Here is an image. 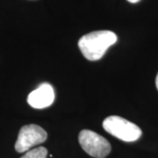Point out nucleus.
Segmentation results:
<instances>
[{"mask_svg":"<svg viewBox=\"0 0 158 158\" xmlns=\"http://www.w3.org/2000/svg\"><path fill=\"white\" fill-rule=\"evenodd\" d=\"M78 141L82 148L93 157L105 158L112 150L111 144L106 138L90 130L81 131Z\"/></svg>","mask_w":158,"mask_h":158,"instance_id":"3","label":"nucleus"},{"mask_svg":"<svg viewBox=\"0 0 158 158\" xmlns=\"http://www.w3.org/2000/svg\"><path fill=\"white\" fill-rule=\"evenodd\" d=\"M129 3H132V4H136V3H138V2H140L141 0H127Z\"/></svg>","mask_w":158,"mask_h":158,"instance_id":"7","label":"nucleus"},{"mask_svg":"<svg viewBox=\"0 0 158 158\" xmlns=\"http://www.w3.org/2000/svg\"><path fill=\"white\" fill-rule=\"evenodd\" d=\"M47 148L44 147H39L27 151V153L20 158H47Z\"/></svg>","mask_w":158,"mask_h":158,"instance_id":"6","label":"nucleus"},{"mask_svg":"<svg viewBox=\"0 0 158 158\" xmlns=\"http://www.w3.org/2000/svg\"><path fill=\"white\" fill-rule=\"evenodd\" d=\"M55 101V91L49 84H42L27 97V102L35 109L48 107Z\"/></svg>","mask_w":158,"mask_h":158,"instance_id":"5","label":"nucleus"},{"mask_svg":"<svg viewBox=\"0 0 158 158\" xmlns=\"http://www.w3.org/2000/svg\"><path fill=\"white\" fill-rule=\"evenodd\" d=\"M48 138L45 130L38 125H26L19 130L15 149L19 153L28 151L31 148L43 143Z\"/></svg>","mask_w":158,"mask_h":158,"instance_id":"4","label":"nucleus"},{"mask_svg":"<svg viewBox=\"0 0 158 158\" xmlns=\"http://www.w3.org/2000/svg\"><path fill=\"white\" fill-rule=\"evenodd\" d=\"M156 88H157L158 90V73L157 76H156Z\"/></svg>","mask_w":158,"mask_h":158,"instance_id":"8","label":"nucleus"},{"mask_svg":"<svg viewBox=\"0 0 158 158\" xmlns=\"http://www.w3.org/2000/svg\"><path fill=\"white\" fill-rule=\"evenodd\" d=\"M117 40V35L112 31H95L79 40L78 47L87 60L98 61L103 57L108 48L116 43Z\"/></svg>","mask_w":158,"mask_h":158,"instance_id":"1","label":"nucleus"},{"mask_svg":"<svg viewBox=\"0 0 158 158\" xmlns=\"http://www.w3.org/2000/svg\"><path fill=\"white\" fill-rule=\"evenodd\" d=\"M103 127L110 135L127 142L137 141L142 134L138 126L118 116H109L105 118Z\"/></svg>","mask_w":158,"mask_h":158,"instance_id":"2","label":"nucleus"}]
</instances>
